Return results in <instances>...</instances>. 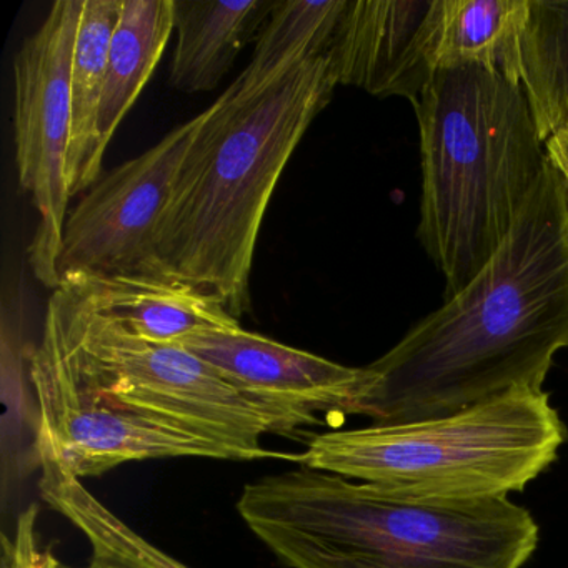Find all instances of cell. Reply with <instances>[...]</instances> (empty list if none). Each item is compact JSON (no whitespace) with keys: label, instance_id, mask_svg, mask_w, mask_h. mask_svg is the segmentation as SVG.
<instances>
[{"label":"cell","instance_id":"1","mask_svg":"<svg viewBox=\"0 0 568 568\" xmlns=\"http://www.w3.org/2000/svg\"><path fill=\"white\" fill-rule=\"evenodd\" d=\"M568 347V202L548 162L485 267L368 365L374 425L455 414L514 388L541 390Z\"/></svg>","mask_w":568,"mask_h":568},{"label":"cell","instance_id":"17","mask_svg":"<svg viewBox=\"0 0 568 568\" xmlns=\"http://www.w3.org/2000/svg\"><path fill=\"white\" fill-rule=\"evenodd\" d=\"M528 0H444L438 68L480 64L511 81L518 75V42Z\"/></svg>","mask_w":568,"mask_h":568},{"label":"cell","instance_id":"11","mask_svg":"<svg viewBox=\"0 0 568 568\" xmlns=\"http://www.w3.org/2000/svg\"><path fill=\"white\" fill-rule=\"evenodd\" d=\"M239 390L315 415H358L377 384L371 367H347L242 327L182 341Z\"/></svg>","mask_w":568,"mask_h":568},{"label":"cell","instance_id":"6","mask_svg":"<svg viewBox=\"0 0 568 568\" xmlns=\"http://www.w3.org/2000/svg\"><path fill=\"white\" fill-rule=\"evenodd\" d=\"M75 381L111 407L209 438L237 460L287 458L262 447L265 434L297 435L318 415L252 397L178 344H154L89 311L55 288L45 312Z\"/></svg>","mask_w":568,"mask_h":568},{"label":"cell","instance_id":"13","mask_svg":"<svg viewBox=\"0 0 568 568\" xmlns=\"http://www.w3.org/2000/svg\"><path fill=\"white\" fill-rule=\"evenodd\" d=\"M277 0H174L172 88L184 94L221 84L248 42L257 41Z\"/></svg>","mask_w":568,"mask_h":568},{"label":"cell","instance_id":"12","mask_svg":"<svg viewBox=\"0 0 568 568\" xmlns=\"http://www.w3.org/2000/svg\"><path fill=\"white\" fill-rule=\"evenodd\" d=\"M89 311L154 344L242 327L217 295L162 274L65 275L61 285Z\"/></svg>","mask_w":568,"mask_h":568},{"label":"cell","instance_id":"22","mask_svg":"<svg viewBox=\"0 0 568 568\" xmlns=\"http://www.w3.org/2000/svg\"><path fill=\"white\" fill-rule=\"evenodd\" d=\"M92 567H94V568H118V567H95V565H92Z\"/></svg>","mask_w":568,"mask_h":568},{"label":"cell","instance_id":"3","mask_svg":"<svg viewBox=\"0 0 568 568\" xmlns=\"http://www.w3.org/2000/svg\"><path fill=\"white\" fill-rule=\"evenodd\" d=\"M237 510L291 568H521L540 540L508 498L418 501L302 465L245 485Z\"/></svg>","mask_w":568,"mask_h":568},{"label":"cell","instance_id":"4","mask_svg":"<svg viewBox=\"0 0 568 568\" xmlns=\"http://www.w3.org/2000/svg\"><path fill=\"white\" fill-rule=\"evenodd\" d=\"M414 108L424 172L418 239L450 298L504 244L550 161L524 85L497 69L442 65Z\"/></svg>","mask_w":568,"mask_h":568},{"label":"cell","instance_id":"7","mask_svg":"<svg viewBox=\"0 0 568 568\" xmlns=\"http://www.w3.org/2000/svg\"><path fill=\"white\" fill-rule=\"evenodd\" d=\"M84 0H58L14 61L16 161L22 191L39 215L29 262L36 278L59 287L58 261L71 192L68 152L72 132L71 72Z\"/></svg>","mask_w":568,"mask_h":568},{"label":"cell","instance_id":"2","mask_svg":"<svg viewBox=\"0 0 568 568\" xmlns=\"http://www.w3.org/2000/svg\"><path fill=\"white\" fill-rule=\"evenodd\" d=\"M327 54L255 91H227L182 159L155 232V274L217 295L241 321L251 311L255 245L281 181L312 121L337 88Z\"/></svg>","mask_w":568,"mask_h":568},{"label":"cell","instance_id":"15","mask_svg":"<svg viewBox=\"0 0 568 568\" xmlns=\"http://www.w3.org/2000/svg\"><path fill=\"white\" fill-rule=\"evenodd\" d=\"M172 32L174 0H122L99 108L98 135L104 151L154 74Z\"/></svg>","mask_w":568,"mask_h":568},{"label":"cell","instance_id":"21","mask_svg":"<svg viewBox=\"0 0 568 568\" xmlns=\"http://www.w3.org/2000/svg\"><path fill=\"white\" fill-rule=\"evenodd\" d=\"M545 149H547L548 161L560 174L568 202V124L547 139Z\"/></svg>","mask_w":568,"mask_h":568},{"label":"cell","instance_id":"5","mask_svg":"<svg viewBox=\"0 0 568 568\" xmlns=\"http://www.w3.org/2000/svg\"><path fill=\"white\" fill-rule=\"evenodd\" d=\"M564 442L544 388H514L444 417L318 434L294 462L412 500L471 504L524 490Z\"/></svg>","mask_w":568,"mask_h":568},{"label":"cell","instance_id":"8","mask_svg":"<svg viewBox=\"0 0 568 568\" xmlns=\"http://www.w3.org/2000/svg\"><path fill=\"white\" fill-rule=\"evenodd\" d=\"M28 372L38 410L39 465H52L82 480L129 462L181 457L237 460L234 452L217 442L119 410L85 390L65 364L54 331L45 322L41 344L29 352Z\"/></svg>","mask_w":568,"mask_h":568},{"label":"cell","instance_id":"20","mask_svg":"<svg viewBox=\"0 0 568 568\" xmlns=\"http://www.w3.org/2000/svg\"><path fill=\"white\" fill-rule=\"evenodd\" d=\"M38 507L22 511L16 534L2 540V568H71L42 548L38 537ZM89 568H94L89 567Z\"/></svg>","mask_w":568,"mask_h":568},{"label":"cell","instance_id":"9","mask_svg":"<svg viewBox=\"0 0 568 568\" xmlns=\"http://www.w3.org/2000/svg\"><path fill=\"white\" fill-rule=\"evenodd\" d=\"M204 119L205 111L172 129L85 192L65 221L59 281L74 274H155V232Z\"/></svg>","mask_w":568,"mask_h":568},{"label":"cell","instance_id":"18","mask_svg":"<svg viewBox=\"0 0 568 568\" xmlns=\"http://www.w3.org/2000/svg\"><path fill=\"white\" fill-rule=\"evenodd\" d=\"M345 6L347 0H277L251 62L234 84L255 91L294 65L327 54Z\"/></svg>","mask_w":568,"mask_h":568},{"label":"cell","instance_id":"16","mask_svg":"<svg viewBox=\"0 0 568 568\" xmlns=\"http://www.w3.org/2000/svg\"><path fill=\"white\" fill-rule=\"evenodd\" d=\"M518 75L547 142L568 124V0H528Z\"/></svg>","mask_w":568,"mask_h":568},{"label":"cell","instance_id":"19","mask_svg":"<svg viewBox=\"0 0 568 568\" xmlns=\"http://www.w3.org/2000/svg\"><path fill=\"white\" fill-rule=\"evenodd\" d=\"M39 467L42 470L39 480L42 497L88 537L94 550L92 565L95 567L191 568L132 530L78 478L52 465Z\"/></svg>","mask_w":568,"mask_h":568},{"label":"cell","instance_id":"10","mask_svg":"<svg viewBox=\"0 0 568 568\" xmlns=\"http://www.w3.org/2000/svg\"><path fill=\"white\" fill-rule=\"evenodd\" d=\"M444 0H347L327 55L338 85L417 104L438 69Z\"/></svg>","mask_w":568,"mask_h":568},{"label":"cell","instance_id":"14","mask_svg":"<svg viewBox=\"0 0 568 568\" xmlns=\"http://www.w3.org/2000/svg\"><path fill=\"white\" fill-rule=\"evenodd\" d=\"M122 0H84L72 59V132L68 152L71 197L101 179L105 151L98 135L112 36L121 19Z\"/></svg>","mask_w":568,"mask_h":568}]
</instances>
